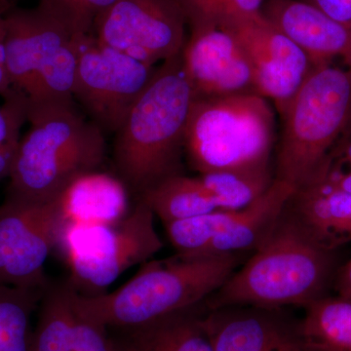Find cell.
<instances>
[{
	"instance_id": "6da1fadb",
	"label": "cell",
	"mask_w": 351,
	"mask_h": 351,
	"mask_svg": "<svg viewBox=\"0 0 351 351\" xmlns=\"http://www.w3.org/2000/svg\"><path fill=\"white\" fill-rule=\"evenodd\" d=\"M195 98L181 52L157 66L114 134L115 168L138 197L163 180L184 174V136Z\"/></svg>"
},
{
	"instance_id": "7a4b0ae2",
	"label": "cell",
	"mask_w": 351,
	"mask_h": 351,
	"mask_svg": "<svg viewBox=\"0 0 351 351\" xmlns=\"http://www.w3.org/2000/svg\"><path fill=\"white\" fill-rule=\"evenodd\" d=\"M255 250L243 267L208 298L205 304L209 311L306 307L323 297L332 276L334 251L316 243L286 210Z\"/></svg>"
},
{
	"instance_id": "3957f363",
	"label": "cell",
	"mask_w": 351,
	"mask_h": 351,
	"mask_svg": "<svg viewBox=\"0 0 351 351\" xmlns=\"http://www.w3.org/2000/svg\"><path fill=\"white\" fill-rule=\"evenodd\" d=\"M237 263V254L152 261L114 292L82 295L73 287V306L78 315L107 329L140 326L204 304Z\"/></svg>"
},
{
	"instance_id": "277c9868",
	"label": "cell",
	"mask_w": 351,
	"mask_h": 351,
	"mask_svg": "<svg viewBox=\"0 0 351 351\" xmlns=\"http://www.w3.org/2000/svg\"><path fill=\"white\" fill-rule=\"evenodd\" d=\"M27 115L31 127L16 152L7 199L49 202L76 178L101 167L105 133L75 103L34 106Z\"/></svg>"
},
{
	"instance_id": "5b68a950",
	"label": "cell",
	"mask_w": 351,
	"mask_h": 351,
	"mask_svg": "<svg viewBox=\"0 0 351 351\" xmlns=\"http://www.w3.org/2000/svg\"><path fill=\"white\" fill-rule=\"evenodd\" d=\"M280 117L274 179L297 189L313 179L351 127V69L314 66Z\"/></svg>"
},
{
	"instance_id": "8992f818",
	"label": "cell",
	"mask_w": 351,
	"mask_h": 351,
	"mask_svg": "<svg viewBox=\"0 0 351 351\" xmlns=\"http://www.w3.org/2000/svg\"><path fill=\"white\" fill-rule=\"evenodd\" d=\"M274 142V110L260 95L193 101L184 154L200 175L270 167Z\"/></svg>"
},
{
	"instance_id": "52a82bcc",
	"label": "cell",
	"mask_w": 351,
	"mask_h": 351,
	"mask_svg": "<svg viewBox=\"0 0 351 351\" xmlns=\"http://www.w3.org/2000/svg\"><path fill=\"white\" fill-rule=\"evenodd\" d=\"M151 207L138 198L125 218L114 225L64 223L62 242L73 287H108L124 271L147 263L162 249Z\"/></svg>"
},
{
	"instance_id": "ba28073f",
	"label": "cell",
	"mask_w": 351,
	"mask_h": 351,
	"mask_svg": "<svg viewBox=\"0 0 351 351\" xmlns=\"http://www.w3.org/2000/svg\"><path fill=\"white\" fill-rule=\"evenodd\" d=\"M156 69L104 45L91 32L80 49L73 99L104 133L115 134Z\"/></svg>"
},
{
	"instance_id": "9c48e42d",
	"label": "cell",
	"mask_w": 351,
	"mask_h": 351,
	"mask_svg": "<svg viewBox=\"0 0 351 351\" xmlns=\"http://www.w3.org/2000/svg\"><path fill=\"white\" fill-rule=\"evenodd\" d=\"M186 25L177 0H117L96 18L92 34L104 45L156 66L184 49Z\"/></svg>"
},
{
	"instance_id": "30bf717a",
	"label": "cell",
	"mask_w": 351,
	"mask_h": 351,
	"mask_svg": "<svg viewBox=\"0 0 351 351\" xmlns=\"http://www.w3.org/2000/svg\"><path fill=\"white\" fill-rule=\"evenodd\" d=\"M64 223L59 197L44 203L6 198L0 206V285L47 287L44 267Z\"/></svg>"
},
{
	"instance_id": "8fae6325",
	"label": "cell",
	"mask_w": 351,
	"mask_h": 351,
	"mask_svg": "<svg viewBox=\"0 0 351 351\" xmlns=\"http://www.w3.org/2000/svg\"><path fill=\"white\" fill-rule=\"evenodd\" d=\"M5 29L11 91L25 99L41 71L76 36L88 34L45 0H39L32 8H7Z\"/></svg>"
},
{
	"instance_id": "7c38bea8",
	"label": "cell",
	"mask_w": 351,
	"mask_h": 351,
	"mask_svg": "<svg viewBox=\"0 0 351 351\" xmlns=\"http://www.w3.org/2000/svg\"><path fill=\"white\" fill-rule=\"evenodd\" d=\"M223 27L237 36L246 51L256 92L274 101L280 115L313 69L311 59L262 12Z\"/></svg>"
},
{
	"instance_id": "4fadbf2b",
	"label": "cell",
	"mask_w": 351,
	"mask_h": 351,
	"mask_svg": "<svg viewBox=\"0 0 351 351\" xmlns=\"http://www.w3.org/2000/svg\"><path fill=\"white\" fill-rule=\"evenodd\" d=\"M182 59L195 99L257 94L248 55L228 27L191 31Z\"/></svg>"
},
{
	"instance_id": "5bb4252c",
	"label": "cell",
	"mask_w": 351,
	"mask_h": 351,
	"mask_svg": "<svg viewBox=\"0 0 351 351\" xmlns=\"http://www.w3.org/2000/svg\"><path fill=\"white\" fill-rule=\"evenodd\" d=\"M274 311L254 306L208 309L206 324L213 350L308 351L299 327L291 326Z\"/></svg>"
},
{
	"instance_id": "9a60e30c",
	"label": "cell",
	"mask_w": 351,
	"mask_h": 351,
	"mask_svg": "<svg viewBox=\"0 0 351 351\" xmlns=\"http://www.w3.org/2000/svg\"><path fill=\"white\" fill-rule=\"evenodd\" d=\"M263 15L304 51L313 66L341 60L351 69V31L302 0H265Z\"/></svg>"
},
{
	"instance_id": "2e32d148",
	"label": "cell",
	"mask_w": 351,
	"mask_h": 351,
	"mask_svg": "<svg viewBox=\"0 0 351 351\" xmlns=\"http://www.w3.org/2000/svg\"><path fill=\"white\" fill-rule=\"evenodd\" d=\"M206 304L140 326L108 328L112 351H214Z\"/></svg>"
},
{
	"instance_id": "e0dca14e",
	"label": "cell",
	"mask_w": 351,
	"mask_h": 351,
	"mask_svg": "<svg viewBox=\"0 0 351 351\" xmlns=\"http://www.w3.org/2000/svg\"><path fill=\"white\" fill-rule=\"evenodd\" d=\"M286 211L320 246L330 251L351 242V193L322 182L295 189Z\"/></svg>"
},
{
	"instance_id": "ac0fdd59",
	"label": "cell",
	"mask_w": 351,
	"mask_h": 351,
	"mask_svg": "<svg viewBox=\"0 0 351 351\" xmlns=\"http://www.w3.org/2000/svg\"><path fill=\"white\" fill-rule=\"evenodd\" d=\"M128 188L119 177L94 171L80 176L59 196L66 223L114 225L128 212Z\"/></svg>"
},
{
	"instance_id": "d6986e66",
	"label": "cell",
	"mask_w": 351,
	"mask_h": 351,
	"mask_svg": "<svg viewBox=\"0 0 351 351\" xmlns=\"http://www.w3.org/2000/svg\"><path fill=\"white\" fill-rule=\"evenodd\" d=\"M295 186L274 179L260 197L239 210L232 225L197 257L226 255L255 249L283 214Z\"/></svg>"
},
{
	"instance_id": "ffe728a7",
	"label": "cell",
	"mask_w": 351,
	"mask_h": 351,
	"mask_svg": "<svg viewBox=\"0 0 351 351\" xmlns=\"http://www.w3.org/2000/svg\"><path fill=\"white\" fill-rule=\"evenodd\" d=\"M138 198L151 207L164 225L218 210L200 177L184 174L163 180Z\"/></svg>"
},
{
	"instance_id": "44dd1931",
	"label": "cell",
	"mask_w": 351,
	"mask_h": 351,
	"mask_svg": "<svg viewBox=\"0 0 351 351\" xmlns=\"http://www.w3.org/2000/svg\"><path fill=\"white\" fill-rule=\"evenodd\" d=\"M299 331L308 351H351V302L315 300L306 306Z\"/></svg>"
},
{
	"instance_id": "7402d4cb",
	"label": "cell",
	"mask_w": 351,
	"mask_h": 351,
	"mask_svg": "<svg viewBox=\"0 0 351 351\" xmlns=\"http://www.w3.org/2000/svg\"><path fill=\"white\" fill-rule=\"evenodd\" d=\"M73 286L69 282L48 284L40 304L38 324L32 334V351H71L76 313Z\"/></svg>"
},
{
	"instance_id": "603a6c76",
	"label": "cell",
	"mask_w": 351,
	"mask_h": 351,
	"mask_svg": "<svg viewBox=\"0 0 351 351\" xmlns=\"http://www.w3.org/2000/svg\"><path fill=\"white\" fill-rule=\"evenodd\" d=\"M45 289L0 285V351H32V316Z\"/></svg>"
},
{
	"instance_id": "cb8c5ba5",
	"label": "cell",
	"mask_w": 351,
	"mask_h": 351,
	"mask_svg": "<svg viewBox=\"0 0 351 351\" xmlns=\"http://www.w3.org/2000/svg\"><path fill=\"white\" fill-rule=\"evenodd\" d=\"M219 210L237 211L248 206L274 181L270 167L219 171L199 176Z\"/></svg>"
},
{
	"instance_id": "d4e9b609",
	"label": "cell",
	"mask_w": 351,
	"mask_h": 351,
	"mask_svg": "<svg viewBox=\"0 0 351 351\" xmlns=\"http://www.w3.org/2000/svg\"><path fill=\"white\" fill-rule=\"evenodd\" d=\"M239 212V210L218 209L193 218L166 223L168 239L177 250V255L197 257L232 225Z\"/></svg>"
},
{
	"instance_id": "484cf974",
	"label": "cell",
	"mask_w": 351,
	"mask_h": 351,
	"mask_svg": "<svg viewBox=\"0 0 351 351\" xmlns=\"http://www.w3.org/2000/svg\"><path fill=\"white\" fill-rule=\"evenodd\" d=\"M191 31L226 27L262 12L265 0H177Z\"/></svg>"
},
{
	"instance_id": "4316f807",
	"label": "cell",
	"mask_w": 351,
	"mask_h": 351,
	"mask_svg": "<svg viewBox=\"0 0 351 351\" xmlns=\"http://www.w3.org/2000/svg\"><path fill=\"white\" fill-rule=\"evenodd\" d=\"M311 182H325L351 193V127L332 147Z\"/></svg>"
},
{
	"instance_id": "83f0119b",
	"label": "cell",
	"mask_w": 351,
	"mask_h": 351,
	"mask_svg": "<svg viewBox=\"0 0 351 351\" xmlns=\"http://www.w3.org/2000/svg\"><path fill=\"white\" fill-rule=\"evenodd\" d=\"M27 101L11 91L0 106V147L19 145L21 128L27 122Z\"/></svg>"
},
{
	"instance_id": "f1b7e54d",
	"label": "cell",
	"mask_w": 351,
	"mask_h": 351,
	"mask_svg": "<svg viewBox=\"0 0 351 351\" xmlns=\"http://www.w3.org/2000/svg\"><path fill=\"white\" fill-rule=\"evenodd\" d=\"M68 15L83 32H92L95 20L117 0H45Z\"/></svg>"
},
{
	"instance_id": "f546056e",
	"label": "cell",
	"mask_w": 351,
	"mask_h": 351,
	"mask_svg": "<svg viewBox=\"0 0 351 351\" xmlns=\"http://www.w3.org/2000/svg\"><path fill=\"white\" fill-rule=\"evenodd\" d=\"M73 351H112L107 328L76 313Z\"/></svg>"
},
{
	"instance_id": "4dcf8cb0",
	"label": "cell",
	"mask_w": 351,
	"mask_h": 351,
	"mask_svg": "<svg viewBox=\"0 0 351 351\" xmlns=\"http://www.w3.org/2000/svg\"><path fill=\"white\" fill-rule=\"evenodd\" d=\"M351 31V0H302Z\"/></svg>"
},
{
	"instance_id": "1f68e13d",
	"label": "cell",
	"mask_w": 351,
	"mask_h": 351,
	"mask_svg": "<svg viewBox=\"0 0 351 351\" xmlns=\"http://www.w3.org/2000/svg\"><path fill=\"white\" fill-rule=\"evenodd\" d=\"M336 290L339 298L351 302V258L337 274Z\"/></svg>"
},
{
	"instance_id": "d6a6232c",
	"label": "cell",
	"mask_w": 351,
	"mask_h": 351,
	"mask_svg": "<svg viewBox=\"0 0 351 351\" xmlns=\"http://www.w3.org/2000/svg\"><path fill=\"white\" fill-rule=\"evenodd\" d=\"M18 145L0 147V180L8 178L10 175Z\"/></svg>"
},
{
	"instance_id": "836d02e7",
	"label": "cell",
	"mask_w": 351,
	"mask_h": 351,
	"mask_svg": "<svg viewBox=\"0 0 351 351\" xmlns=\"http://www.w3.org/2000/svg\"><path fill=\"white\" fill-rule=\"evenodd\" d=\"M8 7L5 2H0V44L5 43V12Z\"/></svg>"
},
{
	"instance_id": "e575fe53",
	"label": "cell",
	"mask_w": 351,
	"mask_h": 351,
	"mask_svg": "<svg viewBox=\"0 0 351 351\" xmlns=\"http://www.w3.org/2000/svg\"><path fill=\"white\" fill-rule=\"evenodd\" d=\"M0 2H5V0H0Z\"/></svg>"
}]
</instances>
